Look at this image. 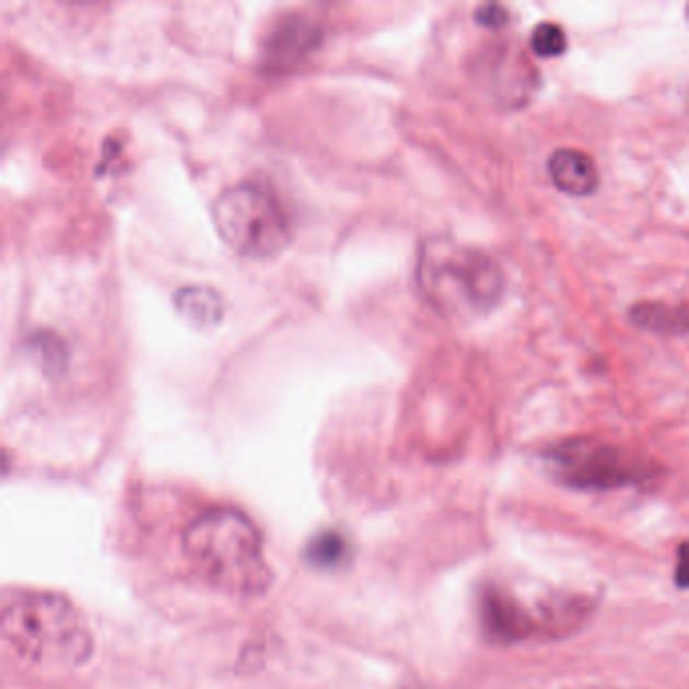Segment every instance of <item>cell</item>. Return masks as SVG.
Here are the masks:
<instances>
[{
  "label": "cell",
  "mask_w": 689,
  "mask_h": 689,
  "mask_svg": "<svg viewBox=\"0 0 689 689\" xmlns=\"http://www.w3.org/2000/svg\"><path fill=\"white\" fill-rule=\"evenodd\" d=\"M183 554L202 583L229 597L257 598L271 586L264 536L233 507H214L183 532Z\"/></svg>",
  "instance_id": "1"
},
{
  "label": "cell",
  "mask_w": 689,
  "mask_h": 689,
  "mask_svg": "<svg viewBox=\"0 0 689 689\" xmlns=\"http://www.w3.org/2000/svg\"><path fill=\"white\" fill-rule=\"evenodd\" d=\"M417 285L441 318L469 324L502 302L505 276L498 261L449 237L424 241L417 257Z\"/></svg>",
  "instance_id": "2"
},
{
  "label": "cell",
  "mask_w": 689,
  "mask_h": 689,
  "mask_svg": "<svg viewBox=\"0 0 689 689\" xmlns=\"http://www.w3.org/2000/svg\"><path fill=\"white\" fill-rule=\"evenodd\" d=\"M0 637L23 662L54 672L80 669L95 651L78 607L45 591L19 593L0 609Z\"/></svg>",
  "instance_id": "3"
},
{
  "label": "cell",
  "mask_w": 689,
  "mask_h": 689,
  "mask_svg": "<svg viewBox=\"0 0 689 689\" xmlns=\"http://www.w3.org/2000/svg\"><path fill=\"white\" fill-rule=\"evenodd\" d=\"M219 235L247 259H271L292 241V223L279 200L261 186L226 188L212 207Z\"/></svg>",
  "instance_id": "4"
},
{
  "label": "cell",
  "mask_w": 689,
  "mask_h": 689,
  "mask_svg": "<svg viewBox=\"0 0 689 689\" xmlns=\"http://www.w3.org/2000/svg\"><path fill=\"white\" fill-rule=\"evenodd\" d=\"M550 459L558 476L579 490H612L641 476L639 465L624 451L595 441L560 445Z\"/></svg>",
  "instance_id": "5"
},
{
  "label": "cell",
  "mask_w": 689,
  "mask_h": 689,
  "mask_svg": "<svg viewBox=\"0 0 689 689\" xmlns=\"http://www.w3.org/2000/svg\"><path fill=\"white\" fill-rule=\"evenodd\" d=\"M319 27L304 14L285 16L271 31L266 45V63L271 69L295 66L305 55L318 47Z\"/></svg>",
  "instance_id": "6"
},
{
  "label": "cell",
  "mask_w": 689,
  "mask_h": 689,
  "mask_svg": "<svg viewBox=\"0 0 689 689\" xmlns=\"http://www.w3.org/2000/svg\"><path fill=\"white\" fill-rule=\"evenodd\" d=\"M552 183L570 197H588L597 190V162L574 148H558L548 160Z\"/></svg>",
  "instance_id": "7"
},
{
  "label": "cell",
  "mask_w": 689,
  "mask_h": 689,
  "mask_svg": "<svg viewBox=\"0 0 689 689\" xmlns=\"http://www.w3.org/2000/svg\"><path fill=\"white\" fill-rule=\"evenodd\" d=\"M481 621L486 633L495 641H516L530 631V619H526L516 603L500 591L483 593Z\"/></svg>",
  "instance_id": "8"
},
{
  "label": "cell",
  "mask_w": 689,
  "mask_h": 689,
  "mask_svg": "<svg viewBox=\"0 0 689 689\" xmlns=\"http://www.w3.org/2000/svg\"><path fill=\"white\" fill-rule=\"evenodd\" d=\"M176 307L188 322L211 326L223 316V300L211 288H185L176 293Z\"/></svg>",
  "instance_id": "9"
},
{
  "label": "cell",
  "mask_w": 689,
  "mask_h": 689,
  "mask_svg": "<svg viewBox=\"0 0 689 689\" xmlns=\"http://www.w3.org/2000/svg\"><path fill=\"white\" fill-rule=\"evenodd\" d=\"M305 558L319 569H334L348 558V544L338 532H319L307 544Z\"/></svg>",
  "instance_id": "10"
},
{
  "label": "cell",
  "mask_w": 689,
  "mask_h": 689,
  "mask_svg": "<svg viewBox=\"0 0 689 689\" xmlns=\"http://www.w3.org/2000/svg\"><path fill=\"white\" fill-rule=\"evenodd\" d=\"M633 319L641 328H647L651 331L676 334L677 330H686V312L681 307L672 310L669 305L663 304L637 305L633 310Z\"/></svg>",
  "instance_id": "11"
},
{
  "label": "cell",
  "mask_w": 689,
  "mask_h": 689,
  "mask_svg": "<svg viewBox=\"0 0 689 689\" xmlns=\"http://www.w3.org/2000/svg\"><path fill=\"white\" fill-rule=\"evenodd\" d=\"M530 45L532 51L538 57L552 59L567 51L569 39H567L564 28L557 23H540L532 33Z\"/></svg>",
  "instance_id": "12"
},
{
  "label": "cell",
  "mask_w": 689,
  "mask_h": 689,
  "mask_svg": "<svg viewBox=\"0 0 689 689\" xmlns=\"http://www.w3.org/2000/svg\"><path fill=\"white\" fill-rule=\"evenodd\" d=\"M478 23L490 28L502 27L507 23V11L502 4H486L478 11Z\"/></svg>",
  "instance_id": "13"
},
{
  "label": "cell",
  "mask_w": 689,
  "mask_h": 689,
  "mask_svg": "<svg viewBox=\"0 0 689 689\" xmlns=\"http://www.w3.org/2000/svg\"><path fill=\"white\" fill-rule=\"evenodd\" d=\"M679 586H684V576H686V546H681V554H679Z\"/></svg>",
  "instance_id": "14"
}]
</instances>
